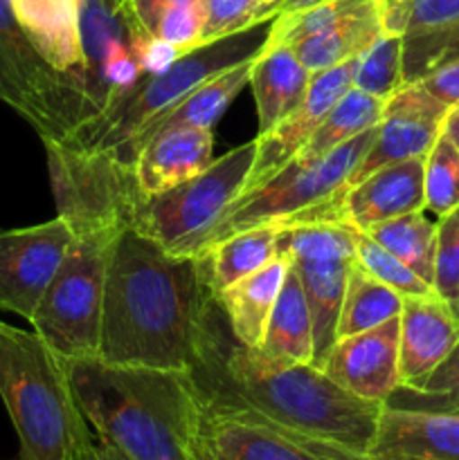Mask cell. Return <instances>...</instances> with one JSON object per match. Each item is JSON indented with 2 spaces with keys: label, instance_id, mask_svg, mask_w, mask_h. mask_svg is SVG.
<instances>
[{
  "label": "cell",
  "instance_id": "1",
  "mask_svg": "<svg viewBox=\"0 0 459 460\" xmlns=\"http://www.w3.org/2000/svg\"><path fill=\"white\" fill-rule=\"evenodd\" d=\"M189 376L207 407L241 409L358 454H367L385 407L349 394L313 364L243 346L212 295L198 319Z\"/></svg>",
  "mask_w": 459,
  "mask_h": 460
},
{
  "label": "cell",
  "instance_id": "2",
  "mask_svg": "<svg viewBox=\"0 0 459 460\" xmlns=\"http://www.w3.org/2000/svg\"><path fill=\"white\" fill-rule=\"evenodd\" d=\"M205 299L196 256L171 254L138 229H122L108 259L97 358L189 371Z\"/></svg>",
  "mask_w": 459,
  "mask_h": 460
},
{
  "label": "cell",
  "instance_id": "3",
  "mask_svg": "<svg viewBox=\"0 0 459 460\" xmlns=\"http://www.w3.org/2000/svg\"><path fill=\"white\" fill-rule=\"evenodd\" d=\"M94 438L129 460H201L202 404L189 371L70 359Z\"/></svg>",
  "mask_w": 459,
  "mask_h": 460
},
{
  "label": "cell",
  "instance_id": "4",
  "mask_svg": "<svg viewBox=\"0 0 459 460\" xmlns=\"http://www.w3.org/2000/svg\"><path fill=\"white\" fill-rule=\"evenodd\" d=\"M0 398L21 440V460H75L97 443L68 371L40 335L0 322Z\"/></svg>",
  "mask_w": 459,
  "mask_h": 460
},
{
  "label": "cell",
  "instance_id": "5",
  "mask_svg": "<svg viewBox=\"0 0 459 460\" xmlns=\"http://www.w3.org/2000/svg\"><path fill=\"white\" fill-rule=\"evenodd\" d=\"M273 21L274 18H268L232 36L184 49L165 70L147 76L133 93L88 124L72 130L61 142L79 151H115L124 146L148 119L169 111L207 79L255 61L268 45Z\"/></svg>",
  "mask_w": 459,
  "mask_h": 460
},
{
  "label": "cell",
  "instance_id": "6",
  "mask_svg": "<svg viewBox=\"0 0 459 460\" xmlns=\"http://www.w3.org/2000/svg\"><path fill=\"white\" fill-rule=\"evenodd\" d=\"M376 126L356 135L354 139L320 160H292L266 184L241 193L207 232L196 254L246 229L266 227V225L282 227V225L309 223V220H336L338 200L349 187L356 166L367 155L376 137Z\"/></svg>",
  "mask_w": 459,
  "mask_h": 460
},
{
  "label": "cell",
  "instance_id": "7",
  "mask_svg": "<svg viewBox=\"0 0 459 460\" xmlns=\"http://www.w3.org/2000/svg\"><path fill=\"white\" fill-rule=\"evenodd\" d=\"M117 234H76L30 319L36 335L68 362L97 358L104 286Z\"/></svg>",
  "mask_w": 459,
  "mask_h": 460
},
{
  "label": "cell",
  "instance_id": "8",
  "mask_svg": "<svg viewBox=\"0 0 459 460\" xmlns=\"http://www.w3.org/2000/svg\"><path fill=\"white\" fill-rule=\"evenodd\" d=\"M58 218L76 234L133 229L144 196L133 164L111 151H79L43 142Z\"/></svg>",
  "mask_w": 459,
  "mask_h": 460
},
{
  "label": "cell",
  "instance_id": "9",
  "mask_svg": "<svg viewBox=\"0 0 459 460\" xmlns=\"http://www.w3.org/2000/svg\"><path fill=\"white\" fill-rule=\"evenodd\" d=\"M151 43L153 36L138 25L124 0H79L84 124L151 76Z\"/></svg>",
  "mask_w": 459,
  "mask_h": 460
},
{
  "label": "cell",
  "instance_id": "10",
  "mask_svg": "<svg viewBox=\"0 0 459 460\" xmlns=\"http://www.w3.org/2000/svg\"><path fill=\"white\" fill-rule=\"evenodd\" d=\"M256 157V139L216 157L202 173L144 200L135 227L178 256H194L223 211L243 193Z\"/></svg>",
  "mask_w": 459,
  "mask_h": 460
},
{
  "label": "cell",
  "instance_id": "11",
  "mask_svg": "<svg viewBox=\"0 0 459 460\" xmlns=\"http://www.w3.org/2000/svg\"><path fill=\"white\" fill-rule=\"evenodd\" d=\"M279 254L300 277L313 317V367L336 344L346 277L356 263V227L340 220H309L279 227Z\"/></svg>",
  "mask_w": 459,
  "mask_h": 460
},
{
  "label": "cell",
  "instance_id": "12",
  "mask_svg": "<svg viewBox=\"0 0 459 460\" xmlns=\"http://www.w3.org/2000/svg\"><path fill=\"white\" fill-rule=\"evenodd\" d=\"M0 102L27 121L40 142H61L84 121L70 81L36 52L12 0H0Z\"/></svg>",
  "mask_w": 459,
  "mask_h": 460
},
{
  "label": "cell",
  "instance_id": "13",
  "mask_svg": "<svg viewBox=\"0 0 459 460\" xmlns=\"http://www.w3.org/2000/svg\"><path fill=\"white\" fill-rule=\"evenodd\" d=\"M201 460H367V456L297 434L241 409L202 404Z\"/></svg>",
  "mask_w": 459,
  "mask_h": 460
},
{
  "label": "cell",
  "instance_id": "14",
  "mask_svg": "<svg viewBox=\"0 0 459 460\" xmlns=\"http://www.w3.org/2000/svg\"><path fill=\"white\" fill-rule=\"evenodd\" d=\"M72 241L75 232L58 216L34 227L0 232V310L30 322Z\"/></svg>",
  "mask_w": 459,
  "mask_h": 460
},
{
  "label": "cell",
  "instance_id": "15",
  "mask_svg": "<svg viewBox=\"0 0 459 460\" xmlns=\"http://www.w3.org/2000/svg\"><path fill=\"white\" fill-rule=\"evenodd\" d=\"M448 112L450 108L432 97L417 81L396 90L390 99H385L376 137L363 162L356 166L349 187L387 164L426 157L439 139Z\"/></svg>",
  "mask_w": 459,
  "mask_h": 460
},
{
  "label": "cell",
  "instance_id": "16",
  "mask_svg": "<svg viewBox=\"0 0 459 460\" xmlns=\"http://www.w3.org/2000/svg\"><path fill=\"white\" fill-rule=\"evenodd\" d=\"M356 61V58H354ZM354 61H346L342 66L331 67V70L313 72L304 102L286 117L279 121L273 130L264 135H256V157L252 164L250 175L243 193L261 187L270 178L279 173L286 164H291L302 151L320 121L327 117V112L345 97L346 90L351 88L354 79Z\"/></svg>",
  "mask_w": 459,
  "mask_h": 460
},
{
  "label": "cell",
  "instance_id": "17",
  "mask_svg": "<svg viewBox=\"0 0 459 460\" xmlns=\"http://www.w3.org/2000/svg\"><path fill=\"white\" fill-rule=\"evenodd\" d=\"M320 368L349 394L385 404L400 386L399 317L336 340Z\"/></svg>",
  "mask_w": 459,
  "mask_h": 460
},
{
  "label": "cell",
  "instance_id": "18",
  "mask_svg": "<svg viewBox=\"0 0 459 460\" xmlns=\"http://www.w3.org/2000/svg\"><path fill=\"white\" fill-rule=\"evenodd\" d=\"M423 166L426 157H414L382 166L354 182L338 200L336 220L367 232L396 216L426 211Z\"/></svg>",
  "mask_w": 459,
  "mask_h": 460
},
{
  "label": "cell",
  "instance_id": "19",
  "mask_svg": "<svg viewBox=\"0 0 459 460\" xmlns=\"http://www.w3.org/2000/svg\"><path fill=\"white\" fill-rule=\"evenodd\" d=\"M367 460H459V413L385 404Z\"/></svg>",
  "mask_w": 459,
  "mask_h": 460
},
{
  "label": "cell",
  "instance_id": "20",
  "mask_svg": "<svg viewBox=\"0 0 459 460\" xmlns=\"http://www.w3.org/2000/svg\"><path fill=\"white\" fill-rule=\"evenodd\" d=\"M459 344V319L436 295L403 296L399 314L400 386L430 376Z\"/></svg>",
  "mask_w": 459,
  "mask_h": 460
},
{
  "label": "cell",
  "instance_id": "21",
  "mask_svg": "<svg viewBox=\"0 0 459 460\" xmlns=\"http://www.w3.org/2000/svg\"><path fill=\"white\" fill-rule=\"evenodd\" d=\"M214 130L174 128L148 139L133 157V173L144 196H160L196 178L214 162Z\"/></svg>",
  "mask_w": 459,
  "mask_h": 460
},
{
  "label": "cell",
  "instance_id": "22",
  "mask_svg": "<svg viewBox=\"0 0 459 460\" xmlns=\"http://www.w3.org/2000/svg\"><path fill=\"white\" fill-rule=\"evenodd\" d=\"M12 7L36 52L70 81L84 117L79 94V0H12Z\"/></svg>",
  "mask_w": 459,
  "mask_h": 460
},
{
  "label": "cell",
  "instance_id": "23",
  "mask_svg": "<svg viewBox=\"0 0 459 460\" xmlns=\"http://www.w3.org/2000/svg\"><path fill=\"white\" fill-rule=\"evenodd\" d=\"M250 67L252 61L241 63V66L232 67V70H225L220 75L212 76L205 84L198 85L196 90L187 94L184 99H180L176 106H171L169 111L160 112L153 119H148L142 128L135 133L133 139L124 144V146L115 148L117 157L126 164L133 162V157L138 155L140 148L148 142L151 137H156L158 133H165V130L174 128H207L214 130L216 121L223 117V112L228 111L230 103L238 97L243 88L250 84Z\"/></svg>",
  "mask_w": 459,
  "mask_h": 460
},
{
  "label": "cell",
  "instance_id": "24",
  "mask_svg": "<svg viewBox=\"0 0 459 460\" xmlns=\"http://www.w3.org/2000/svg\"><path fill=\"white\" fill-rule=\"evenodd\" d=\"M310 76L313 72L300 61L291 45H266L252 61L248 84L255 94L259 135L273 130L304 102Z\"/></svg>",
  "mask_w": 459,
  "mask_h": 460
},
{
  "label": "cell",
  "instance_id": "25",
  "mask_svg": "<svg viewBox=\"0 0 459 460\" xmlns=\"http://www.w3.org/2000/svg\"><path fill=\"white\" fill-rule=\"evenodd\" d=\"M286 272L288 259L279 254L268 265L214 295L234 340L243 346L256 349L261 344Z\"/></svg>",
  "mask_w": 459,
  "mask_h": 460
},
{
  "label": "cell",
  "instance_id": "26",
  "mask_svg": "<svg viewBox=\"0 0 459 460\" xmlns=\"http://www.w3.org/2000/svg\"><path fill=\"white\" fill-rule=\"evenodd\" d=\"M279 227L246 229L196 254L198 274L207 295H219L232 283L256 272L279 256Z\"/></svg>",
  "mask_w": 459,
  "mask_h": 460
},
{
  "label": "cell",
  "instance_id": "27",
  "mask_svg": "<svg viewBox=\"0 0 459 460\" xmlns=\"http://www.w3.org/2000/svg\"><path fill=\"white\" fill-rule=\"evenodd\" d=\"M256 349L288 362L313 364V317L304 288L291 263Z\"/></svg>",
  "mask_w": 459,
  "mask_h": 460
},
{
  "label": "cell",
  "instance_id": "28",
  "mask_svg": "<svg viewBox=\"0 0 459 460\" xmlns=\"http://www.w3.org/2000/svg\"><path fill=\"white\" fill-rule=\"evenodd\" d=\"M381 34H385V30H382L381 21V3H378L376 7L345 18L328 30L309 36L291 48L310 72H322L354 61Z\"/></svg>",
  "mask_w": 459,
  "mask_h": 460
},
{
  "label": "cell",
  "instance_id": "29",
  "mask_svg": "<svg viewBox=\"0 0 459 460\" xmlns=\"http://www.w3.org/2000/svg\"><path fill=\"white\" fill-rule=\"evenodd\" d=\"M382 106L385 102L372 94H364L351 85L345 97L327 112L315 133L310 135L309 142L297 153V162H315L327 153L336 151L338 146L354 139L356 135L374 128L381 121Z\"/></svg>",
  "mask_w": 459,
  "mask_h": 460
},
{
  "label": "cell",
  "instance_id": "30",
  "mask_svg": "<svg viewBox=\"0 0 459 460\" xmlns=\"http://www.w3.org/2000/svg\"><path fill=\"white\" fill-rule=\"evenodd\" d=\"M400 310H403V296L387 288L385 283L376 281L358 263H354L346 277L336 337L342 340V337L372 331L399 317Z\"/></svg>",
  "mask_w": 459,
  "mask_h": 460
},
{
  "label": "cell",
  "instance_id": "31",
  "mask_svg": "<svg viewBox=\"0 0 459 460\" xmlns=\"http://www.w3.org/2000/svg\"><path fill=\"white\" fill-rule=\"evenodd\" d=\"M364 234L432 286L436 256V223L428 220L423 211L396 216L385 223L374 225Z\"/></svg>",
  "mask_w": 459,
  "mask_h": 460
},
{
  "label": "cell",
  "instance_id": "32",
  "mask_svg": "<svg viewBox=\"0 0 459 460\" xmlns=\"http://www.w3.org/2000/svg\"><path fill=\"white\" fill-rule=\"evenodd\" d=\"M351 85L382 102L403 88V39L387 31L378 36L363 54L356 57Z\"/></svg>",
  "mask_w": 459,
  "mask_h": 460
},
{
  "label": "cell",
  "instance_id": "33",
  "mask_svg": "<svg viewBox=\"0 0 459 460\" xmlns=\"http://www.w3.org/2000/svg\"><path fill=\"white\" fill-rule=\"evenodd\" d=\"M378 0H320L310 7L292 13H277L270 30L268 48L273 45H295L309 36L328 30L345 18L376 7Z\"/></svg>",
  "mask_w": 459,
  "mask_h": 460
},
{
  "label": "cell",
  "instance_id": "34",
  "mask_svg": "<svg viewBox=\"0 0 459 460\" xmlns=\"http://www.w3.org/2000/svg\"><path fill=\"white\" fill-rule=\"evenodd\" d=\"M382 30L400 39L459 21V0H378Z\"/></svg>",
  "mask_w": 459,
  "mask_h": 460
},
{
  "label": "cell",
  "instance_id": "35",
  "mask_svg": "<svg viewBox=\"0 0 459 460\" xmlns=\"http://www.w3.org/2000/svg\"><path fill=\"white\" fill-rule=\"evenodd\" d=\"M385 404L426 411H454L459 407V344L430 376L414 386H399Z\"/></svg>",
  "mask_w": 459,
  "mask_h": 460
},
{
  "label": "cell",
  "instance_id": "36",
  "mask_svg": "<svg viewBox=\"0 0 459 460\" xmlns=\"http://www.w3.org/2000/svg\"><path fill=\"white\" fill-rule=\"evenodd\" d=\"M423 191L426 209L436 218L448 216L459 207V151L444 133L426 155Z\"/></svg>",
  "mask_w": 459,
  "mask_h": 460
},
{
  "label": "cell",
  "instance_id": "37",
  "mask_svg": "<svg viewBox=\"0 0 459 460\" xmlns=\"http://www.w3.org/2000/svg\"><path fill=\"white\" fill-rule=\"evenodd\" d=\"M356 263L364 272L372 274L376 281L385 283L387 288L399 292L400 296L436 295L430 283L423 281L408 265L400 263L396 256H392L385 247L378 245L372 236H367L360 229H356Z\"/></svg>",
  "mask_w": 459,
  "mask_h": 460
},
{
  "label": "cell",
  "instance_id": "38",
  "mask_svg": "<svg viewBox=\"0 0 459 460\" xmlns=\"http://www.w3.org/2000/svg\"><path fill=\"white\" fill-rule=\"evenodd\" d=\"M459 58V21L403 39V81L414 84L435 67Z\"/></svg>",
  "mask_w": 459,
  "mask_h": 460
},
{
  "label": "cell",
  "instance_id": "39",
  "mask_svg": "<svg viewBox=\"0 0 459 460\" xmlns=\"http://www.w3.org/2000/svg\"><path fill=\"white\" fill-rule=\"evenodd\" d=\"M201 43L225 39L277 16L266 0H201Z\"/></svg>",
  "mask_w": 459,
  "mask_h": 460
},
{
  "label": "cell",
  "instance_id": "40",
  "mask_svg": "<svg viewBox=\"0 0 459 460\" xmlns=\"http://www.w3.org/2000/svg\"><path fill=\"white\" fill-rule=\"evenodd\" d=\"M432 288L459 319V207L436 223V256Z\"/></svg>",
  "mask_w": 459,
  "mask_h": 460
},
{
  "label": "cell",
  "instance_id": "41",
  "mask_svg": "<svg viewBox=\"0 0 459 460\" xmlns=\"http://www.w3.org/2000/svg\"><path fill=\"white\" fill-rule=\"evenodd\" d=\"M202 30V9L201 0H189V3L176 4L166 9L153 30V39L171 45L178 52L192 49L201 45Z\"/></svg>",
  "mask_w": 459,
  "mask_h": 460
},
{
  "label": "cell",
  "instance_id": "42",
  "mask_svg": "<svg viewBox=\"0 0 459 460\" xmlns=\"http://www.w3.org/2000/svg\"><path fill=\"white\" fill-rule=\"evenodd\" d=\"M417 84L423 85L441 103H446L448 108H454L459 103V58L457 61L446 63V66L435 67L426 76H421Z\"/></svg>",
  "mask_w": 459,
  "mask_h": 460
},
{
  "label": "cell",
  "instance_id": "43",
  "mask_svg": "<svg viewBox=\"0 0 459 460\" xmlns=\"http://www.w3.org/2000/svg\"><path fill=\"white\" fill-rule=\"evenodd\" d=\"M183 3H189V0H124V4L129 7V12L133 13L138 25L151 36H153V30H156L158 21L162 18V13H165L166 9Z\"/></svg>",
  "mask_w": 459,
  "mask_h": 460
},
{
  "label": "cell",
  "instance_id": "44",
  "mask_svg": "<svg viewBox=\"0 0 459 460\" xmlns=\"http://www.w3.org/2000/svg\"><path fill=\"white\" fill-rule=\"evenodd\" d=\"M441 133H444L459 151V103L454 108H450L448 117H446V121H444V130H441Z\"/></svg>",
  "mask_w": 459,
  "mask_h": 460
},
{
  "label": "cell",
  "instance_id": "45",
  "mask_svg": "<svg viewBox=\"0 0 459 460\" xmlns=\"http://www.w3.org/2000/svg\"><path fill=\"white\" fill-rule=\"evenodd\" d=\"M320 3V0H279V9L277 13H292L300 12V9L310 7V4Z\"/></svg>",
  "mask_w": 459,
  "mask_h": 460
},
{
  "label": "cell",
  "instance_id": "46",
  "mask_svg": "<svg viewBox=\"0 0 459 460\" xmlns=\"http://www.w3.org/2000/svg\"><path fill=\"white\" fill-rule=\"evenodd\" d=\"M75 460H104V452H102V445H99V440L93 445V447L86 449L81 456H76Z\"/></svg>",
  "mask_w": 459,
  "mask_h": 460
},
{
  "label": "cell",
  "instance_id": "47",
  "mask_svg": "<svg viewBox=\"0 0 459 460\" xmlns=\"http://www.w3.org/2000/svg\"><path fill=\"white\" fill-rule=\"evenodd\" d=\"M450 413H459V407H457V409H454V411H450Z\"/></svg>",
  "mask_w": 459,
  "mask_h": 460
}]
</instances>
